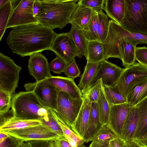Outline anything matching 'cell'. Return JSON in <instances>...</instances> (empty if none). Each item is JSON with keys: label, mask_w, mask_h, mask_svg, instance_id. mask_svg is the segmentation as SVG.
I'll list each match as a JSON object with an SVG mask.
<instances>
[{"label": "cell", "mask_w": 147, "mask_h": 147, "mask_svg": "<svg viewBox=\"0 0 147 147\" xmlns=\"http://www.w3.org/2000/svg\"><path fill=\"white\" fill-rule=\"evenodd\" d=\"M107 144H102L95 142L92 141L91 143L90 144L89 147H106Z\"/></svg>", "instance_id": "50"}, {"label": "cell", "mask_w": 147, "mask_h": 147, "mask_svg": "<svg viewBox=\"0 0 147 147\" xmlns=\"http://www.w3.org/2000/svg\"><path fill=\"white\" fill-rule=\"evenodd\" d=\"M133 107L127 102L111 106L108 122L107 125L120 138H121L124 122Z\"/></svg>", "instance_id": "13"}, {"label": "cell", "mask_w": 147, "mask_h": 147, "mask_svg": "<svg viewBox=\"0 0 147 147\" xmlns=\"http://www.w3.org/2000/svg\"><path fill=\"white\" fill-rule=\"evenodd\" d=\"M100 121L102 126L108 123L111 106L107 100L102 87L100 99L97 103Z\"/></svg>", "instance_id": "31"}, {"label": "cell", "mask_w": 147, "mask_h": 147, "mask_svg": "<svg viewBox=\"0 0 147 147\" xmlns=\"http://www.w3.org/2000/svg\"><path fill=\"white\" fill-rule=\"evenodd\" d=\"M71 147H78L86 142L84 139L79 137L75 132L65 138Z\"/></svg>", "instance_id": "42"}, {"label": "cell", "mask_w": 147, "mask_h": 147, "mask_svg": "<svg viewBox=\"0 0 147 147\" xmlns=\"http://www.w3.org/2000/svg\"><path fill=\"white\" fill-rule=\"evenodd\" d=\"M97 40L102 42L105 40L108 32L110 20L103 10L97 13Z\"/></svg>", "instance_id": "30"}, {"label": "cell", "mask_w": 147, "mask_h": 147, "mask_svg": "<svg viewBox=\"0 0 147 147\" xmlns=\"http://www.w3.org/2000/svg\"><path fill=\"white\" fill-rule=\"evenodd\" d=\"M57 35L51 28L39 24H31L13 28L6 42L13 53L24 57L46 50L51 51Z\"/></svg>", "instance_id": "1"}, {"label": "cell", "mask_w": 147, "mask_h": 147, "mask_svg": "<svg viewBox=\"0 0 147 147\" xmlns=\"http://www.w3.org/2000/svg\"><path fill=\"white\" fill-rule=\"evenodd\" d=\"M95 12L79 4L71 17L70 23L75 24L82 30Z\"/></svg>", "instance_id": "23"}, {"label": "cell", "mask_w": 147, "mask_h": 147, "mask_svg": "<svg viewBox=\"0 0 147 147\" xmlns=\"http://www.w3.org/2000/svg\"><path fill=\"white\" fill-rule=\"evenodd\" d=\"M41 5L39 0H34L33 7V12L34 17L38 20L40 12Z\"/></svg>", "instance_id": "46"}, {"label": "cell", "mask_w": 147, "mask_h": 147, "mask_svg": "<svg viewBox=\"0 0 147 147\" xmlns=\"http://www.w3.org/2000/svg\"><path fill=\"white\" fill-rule=\"evenodd\" d=\"M24 87L26 90L33 92L46 108L56 111L59 90L50 83L47 78L38 82L26 83Z\"/></svg>", "instance_id": "8"}, {"label": "cell", "mask_w": 147, "mask_h": 147, "mask_svg": "<svg viewBox=\"0 0 147 147\" xmlns=\"http://www.w3.org/2000/svg\"><path fill=\"white\" fill-rule=\"evenodd\" d=\"M12 98L9 94L0 90V113H5L10 110Z\"/></svg>", "instance_id": "38"}, {"label": "cell", "mask_w": 147, "mask_h": 147, "mask_svg": "<svg viewBox=\"0 0 147 147\" xmlns=\"http://www.w3.org/2000/svg\"><path fill=\"white\" fill-rule=\"evenodd\" d=\"M147 78V67L135 62L124 68L116 85L126 97L131 90L137 84Z\"/></svg>", "instance_id": "7"}, {"label": "cell", "mask_w": 147, "mask_h": 147, "mask_svg": "<svg viewBox=\"0 0 147 147\" xmlns=\"http://www.w3.org/2000/svg\"><path fill=\"white\" fill-rule=\"evenodd\" d=\"M22 67L17 65L10 57L0 53V90L12 97L18 87L19 72Z\"/></svg>", "instance_id": "5"}, {"label": "cell", "mask_w": 147, "mask_h": 147, "mask_svg": "<svg viewBox=\"0 0 147 147\" xmlns=\"http://www.w3.org/2000/svg\"><path fill=\"white\" fill-rule=\"evenodd\" d=\"M12 10L11 0L0 7V41L6 29L7 25Z\"/></svg>", "instance_id": "34"}, {"label": "cell", "mask_w": 147, "mask_h": 147, "mask_svg": "<svg viewBox=\"0 0 147 147\" xmlns=\"http://www.w3.org/2000/svg\"><path fill=\"white\" fill-rule=\"evenodd\" d=\"M3 132L24 142L36 140L55 141L61 137L42 123L38 125Z\"/></svg>", "instance_id": "10"}, {"label": "cell", "mask_w": 147, "mask_h": 147, "mask_svg": "<svg viewBox=\"0 0 147 147\" xmlns=\"http://www.w3.org/2000/svg\"><path fill=\"white\" fill-rule=\"evenodd\" d=\"M102 125L100 121L97 103H92L88 127L83 138L88 143L99 131Z\"/></svg>", "instance_id": "20"}, {"label": "cell", "mask_w": 147, "mask_h": 147, "mask_svg": "<svg viewBox=\"0 0 147 147\" xmlns=\"http://www.w3.org/2000/svg\"><path fill=\"white\" fill-rule=\"evenodd\" d=\"M83 101L78 114L71 126V129L81 138H83L87 129L91 103L85 93H82Z\"/></svg>", "instance_id": "16"}, {"label": "cell", "mask_w": 147, "mask_h": 147, "mask_svg": "<svg viewBox=\"0 0 147 147\" xmlns=\"http://www.w3.org/2000/svg\"><path fill=\"white\" fill-rule=\"evenodd\" d=\"M19 147H31V146L28 142L21 141Z\"/></svg>", "instance_id": "53"}, {"label": "cell", "mask_w": 147, "mask_h": 147, "mask_svg": "<svg viewBox=\"0 0 147 147\" xmlns=\"http://www.w3.org/2000/svg\"><path fill=\"white\" fill-rule=\"evenodd\" d=\"M55 141L59 147H71L64 137H60Z\"/></svg>", "instance_id": "47"}, {"label": "cell", "mask_w": 147, "mask_h": 147, "mask_svg": "<svg viewBox=\"0 0 147 147\" xmlns=\"http://www.w3.org/2000/svg\"><path fill=\"white\" fill-rule=\"evenodd\" d=\"M63 73L68 77L74 78L80 76V72L74 58L72 61L67 65Z\"/></svg>", "instance_id": "40"}, {"label": "cell", "mask_w": 147, "mask_h": 147, "mask_svg": "<svg viewBox=\"0 0 147 147\" xmlns=\"http://www.w3.org/2000/svg\"><path fill=\"white\" fill-rule=\"evenodd\" d=\"M67 65L62 59L57 56L49 64L50 71L57 74L63 72Z\"/></svg>", "instance_id": "39"}, {"label": "cell", "mask_w": 147, "mask_h": 147, "mask_svg": "<svg viewBox=\"0 0 147 147\" xmlns=\"http://www.w3.org/2000/svg\"><path fill=\"white\" fill-rule=\"evenodd\" d=\"M41 5L38 19L39 24L61 30L70 23L71 17L78 7L79 0H39Z\"/></svg>", "instance_id": "2"}, {"label": "cell", "mask_w": 147, "mask_h": 147, "mask_svg": "<svg viewBox=\"0 0 147 147\" xmlns=\"http://www.w3.org/2000/svg\"><path fill=\"white\" fill-rule=\"evenodd\" d=\"M133 140L139 145L144 147H147V137L135 139Z\"/></svg>", "instance_id": "48"}, {"label": "cell", "mask_w": 147, "mask_h": 147, "mask_svg": "<svg viewBox=\"0 0 147 147\" xmlns=\"http://www.w3.org/2000/svg\"><path fill=\"white\" fill-rule=\"evenodd\" d=\"M139 145V147H143V146H140V145Z\"/></svg>", "instance_id": "58"}, {"label": "cell", "mask_w": 147, "mask_h": 147, "mask_svg": "<svg viewBox=\"0 0 147 147\" xmlns=\"http://www.w3.org/2000/svg\"><path fill=\"white\" fill-rule=\"evenodd\" d=\"M87 61L100 63L105 60V52L102 42L98 41H88Z\"/></svg>", "instance_id": "27"}, {"label": "cell", "mask_w": 147, "mask_h": 147, "mask_svg": "<svg viewBox=\"0 0 147 147\" xmlns=\"http://www.w3.org/2000/svg\"><path fill=\"white\" fill-rule=\"evenodd\" d=\"M97 13L93 15L88 23L82 30L88 41H98L97 37Z\"/></svg>", "instance_id": "33"}, {"label": "cell", "mask_w": 147, "mask_h": 147, "mask_svg": "<svg viewBox=\"0 0 147 147\" xmlns=\"http://www.w3.org/2000/svg\"><path fill=\"white\" fill-rule=\"evenodd\" d=\"M53 141L45 140H33L28 142L31 147H53Z\"/></svg>", "instance_id": "44"}, {"label": "cell", "mask_w": 147, "mask_h": 147, "mask_svg": "<svg viewBox=\"0 0 147 147\" xmlns=\"http://www.w3.org/2000/svg\"><path fill=\"white\" fill-rule=\"evenodd\" d=\"M124 1V14L120 25L130 32L147 35V0Z\"/></svg>", "instance_id": "4"}, {"label": "cell", "mask_w": 147, "mask_h": 147, "mask_svg": "<svg viewBox=\"0 0 147 147\" xmlns=\"http://www.w3.org/2000/svg\"><path fill=\"white\" fill-rule=\"evenodd\" d=\"M100 63L87 61L83 74L81 76L78 86L82 93L86 92L90 87L99 66Z\"/></svg>", "instance_id": "22"}, {"label": "cell", "mask_w": 147, "mask_h": 147, "mask_svg": "<svg viewBox=\"0 0 147 147\" xmlns=\"http://www.w3.org/2000/svg\"><path fill=\"white\" fill-rule=\"evenodd\" d=\"M105 0H80L79 4L91 9L97 13L104 9Z\"/></svg>", "instance_id": "37"}, {"label": "cell", "mask_w": 147, "mask_h": 147, "mask_svg": "<svg viewBox=\"0 0 147 147\" xmlns=\"http://www.w3.org/2000/svg\"><path fill=\"white\" fill-rule=\"evenodd\" d=\"M53 147H59L55 141H53Z\"/></svg>", "instance_id": "56"}, {"label": "cell", "mask_w": 147, "mask_h": 147, "mask_svg": "<svg viewBox=\"0 0 147 147\" xmlns=\"http://www.w3.org/2000/svg\"><path fill=\"white\" fill-rule=\"evenodd\" d=\"M125 142L121 139L117 137L110 141L109 144L110 147H124Z\"/></svg>", "instance_id": "45"}, {"label": "cell", "mask_w": 147, "mask_h": 147, "mask_svg": "<svg viewBox=\"0 0 147 147\" xmlns=\"http://www.w3.org/2000/svg\"><path fill=\"white\" fill-rule=\"evenodd\" d=\"M22 0H11L12 9L16 7L20 3Z\"/></svg>", "instance_id": "51"}, {"label": "cell", "mask_w": 147, "mask_h": 147, "mask_svg": "<svg viewBox=\"0 0 147 147\" xmlns=\"http://www.w3.org/2000/svg\"><path fill=\"white\" fill-rule=\"evenodd\" d=\"M9 136V135L3 132H0V142L6 139Z\"/></svg>", "instance_id": "52"}, {"label": "cell", "mask_w": 147, "mask_h": 147, "mask_svg": "<svg viewBox=\"0 0 147 147\" xmlns=\"http://www.w3.org/2000/svg\"><path fill=\"white\" fill-rule=\"evenodd\" d=\"M122 37L136 47L139 44H147V35L128 31L115 21L110 20L109 31L105 40L107 44L112 48H117L119 39Z\"/></svg>", "instance_id": "9"}, {"label": "cell", "mask_w": 147, "mask_h": 147, "mask_svg": "<svg viewBox=\"0 0 147 147\" xmlns=\"http://www.w3.org/2000/svg\"><path fill=\"white\" fill-rule=\"evenodd\" d=\"M117 137L107 125L102 126L97 133L90 140L102 144L106 145Z\"/></svg>", "instance_id": "32"}, {"label": "cell", "mask_w": 147, "mask_h": 147, "mask_svg": "<svg viewBox=\"0 0 147 147\" xmlns=\"http://www.w3.org/2000/svg\"><path fill=\"white\" fill-rule=\"evenodd\" d=\"M136 59L138 63L147 67V47H138L135 50Z\"/></svg>", "instance_id": "41"}, {"label": "cell", "mask_w": 147, "mask_h": 147, "mask_svg": "<svg viewBox=\"0 0 147 147\" xmlns=\"http://www.w3.org/2000/svg\"><path fill=\"white\" fill-rule=\"evenodd\" d=\"M147 98V78L135 86L126 97L127 102L135 107Z\"/></svg>", "instance_id": "24"}, {"label": "cell", "mask_w": 147, "mask_h": 147, "mask_svg": "<svg viewBox=\"0 0 147 147\" xmlns=\"http://www.w3.org/2000/svg\"><path fill=\"white\" fill-rule=\"evenodd\" d=\"M146 137H147V128L142 134L138 138H143Z\"/></svg>", "instance_id": "54"}, {"label": "cell", "mask_w": 147, "mask_h": 147, "mask_svg": "<svg viewBox=\"0 0 147 147\" xmlns=\"http://www.w3.org/2000/svg\"><path fill=\"white\" fill-rule=\"evenodd\" d=\"M51 51L68 65L77 57L83 56L78 50L68 32L57 34L51 47Z\"/></svg>", "instance_id": "11"}, {"label": "cell", "mask_w": 147, "mask_h": 147, "mask_svg": "<svg viewBox=\"0 0 147 147\" xmlns=\"http://www.w3.org/2000/svg\"><path fill=\"white\" fill-rule=\"evenodd\" d=\"M28 68L30 74L38 82L51 77L48 60L44 55L38 52L29 56Z\"/></svg>", "instance_id": "15"}, {"label": "cell", "mask_w": 147, "mask_h": 147, "mask_svg": "<svg viewBox=\"0 0 147 147\" xmlns=\"http://www.w3.org/2000/svg\"><path fill=\"white\" fill-rule=\"evenodd\" d=\"M71 26L68 32L74 42L76 48L82 56L87 59L88 58L87 47L88 41L84 35L82 30L74 23L71 24Z\"/></svg>", "instance_id": "25"}, {"label": "cell", "mask_w": 147, "mask_h": 147, "mask_svg": "<svg viewBox=\"0 0 147 147\" xmlns=\"http://www.w3.org/2000/svg\"><path fill=\"white\" fill-rule=\"evenodd\" d=\"M48 82L59 90L76 98L82 97L81 91L74 81V78L61 76H52L47 78Z\"/></svg>", "instance_id": "17"}, {"label": "cell", "mask_w": 147, "mask_h": 147, "mask_svg": "<svg viewBox=\"0 0 147 147\" xmlns=\"http://www.w3.org/2000/svg\"><path fill=\"white\" fill-rule=\"evenodd\" d=\"M34 0H22L19 4L12 9L6 29L31 24H39L33 12Z\"/></svg>", "instance_id": "12"}, {"label": "cell", "mask_w": 147, "mask_h": 147, "mask_svg": "<svg viewBox=\"0 0 147 147\" xmlns=\"http://www.w3.org/2000/svg\"><path fill=\"white\" fill-rule=\"evenodd\" d=\"M104 5L107 16L120 25L124 14V0H105Z\"/></svg>", "instance_id": "18"}, {"label": "cell", "mask_w": 147, "mask_h": 147, "mask_svg": "<svg viewBox=\"0 0 147 147\" xmlns=\"http://www.w3.org/2000/svg\"><path fill=\"white\" fill-rule=\"evenodd\" d=\"M11 107L14 117L23 119L40 121L49 113V109L31 91L16 94L12 97Z\"/></svg>", "instance_id": "3"}, {"label": "cell", "mask_w": 147, "mask_h": 147, "mask_svg": "<svg viewBox=\"0 0 147 147\" xmlns=\"http://www.w3.org/2000/svg\"><path fill=\"white\" fill-rule=\"evenodd\" d=\"M103 88L106 98L111 106L127 102L126 97L116 85L110 86L103 84Z\"/></svg>", "instance_id": "29"}, {"label": "cell", "mask_w": 147, "mask_h": 147, "mask_svg": "<svg viewBox=\"0 0 147 147\" xmlns=\"http://www.w3.org/2000/svg\"><path fill=\"white\" fill-rule=\"evenodd\" d=\"M9 0H0V7L5 5Z\"/></svg>", "instance_id": "55"}, {"label": "cell", "mask_w": 147, "mask_h": 147, "mask_svg": "<svg viewBox=\"0 0 147 147\" xmlns=\"http://www.w3.org/2000/svg\"><path fill=\"white\" fill-rule=\"evenodd\" d=\"M41 123L40 120L23 119L14 117L0 127V132H4L22 129Z\"/></svg>", "instance_id": "26"}, {"label": "cell", "mask_w": 147, "mask_h": 147, "mask_svg": "<svg viewBox=\"0 0 147 147\" xmlns=\"http://www.w3.org/2000/svg\"><path fill=\"white\" fill-rule=\"evenodd\" d=\"M122 71V69L116 65L104 60L100 63L98 70L90 87L100 79L103 84L114 86L117 84Z\"/></svg>", "instance_id": "14"}, {"label": "cell", "mask_w": 147, "mask_h": 147, "mask_svg": "<svg viewBox=\"0 0 147 147\" xmlns=\"http://www.w3.org/2000/svg\"><path fill=\"white\" fill-rule=\"evenodd\" d=\"M40 121L42 124L61 137H64L62 130L59 124L51 109H49L48 114L44 117Z\"/></svg>", "instance_id": "35"}, {"label": "cell", "mask_w": 147, "mask_h": 147, "mask_svg": "<svg viewBox=\"0 0 147 147\" xmlns=\"http://www.w3.org/2000/svg\"><path fill=\"white\" fill-rule=\"evenodd\" d=\"M139 145L134 140L129 142H125L124 147H139Z\"/></svg>", "instance_id": "49"}, {"label": "cell", "mask_w": 147, "mask_h": 147, "mask_svg": "<svg viewBox=\"0 0 147 147\" xmlns=\"http://www.w3.org/2000/svg\"><path fill=\"white\" fill-rule=\"evenodd\" d=\"M138 120L137 111L135 106L129 113L122 130L121 139L124 142L133 140L137 127Z\"/></svg>", "instance_id": "19"}, {"label": "cell", "mask_w": 147, "mask_h": 147, "mask_svg": "<svg viewBox=\"0 0 147 147\" xmlns=\"http://www.w3.org/2000/svg\"><path fill=\"white\" fill-rule=\"evenodd\" d=\"M135 107L137 111L138 120L134 139L138 138L147 128V98Z\"/></svg>", "instance_id": "28"}, {"label": "cell", "mask_w": 147, "mask_h": 147, "mask_svg": "<svg viewBox=\"0 0 147 147\" xmlns=\"http://www.w3.org/2000/svg\"><path fill=\"white\" fill-rule=\"evenodd\" d=\"M83 97L76 98L61 91L58 92L55 112L61 119L71 129L80 109Z\"/></svg>", "instance_id": "6"}, {"label": "cell", "mask_w": 147, "mask_h": 147, "mask_svg": "<svg viewBox=\"0 0 147 147\" xmlns=\"http://www.w3.org/2000/svg\"><path fill=\"white\" fill-rule=\"evenodd\" d=\"M103 87V84L101 79L97 80L95 83L90 87L85 93L88 99L91 103H97L100 99Z\"/></svg>", "instance_id": "36"}, {"label": "cell", "mask_w": 147, "mask_h": 147, "mask_svg": "<svg viewBox=\"0 0 147 147\" xmlns=\"http://www.w3.org/2000/svg\"><path fill=\"white\" fill-rule=\"evenodd\" d=\"M106 147H110L109 144V143L107 144L106 146Z\"/></svg>", "instance_id": "57"}, {"label": "cell", "mask_w": 147, "mask_h": 147, "mask_svg": "<svg viewBox=\"0 0 147 147\" xmlns=\"http://www.w3.org/2000/svg\"><path fill=\"white\" fill-rule=\"evenodd\" d=\"M133 46L122 37L119 39L118 48L123 66L125 67L136 62L135 50Z\"/></svg>", "instance_id": "21"}, {"label": "cell", "mask_w": 147, "mask_h": 147, "mask_svg": "<svg viewBox=\"0 0 147 147\" xmlns=\"http://www.w3.org/2000/svg\"><path fill=\"white\" fill-rule=\"evenodd\" d=\"M21 142L19 139L9 135L6 139L0 142V147H19Z\"/></svg>", "instance_id": "43"}]
</instances>
